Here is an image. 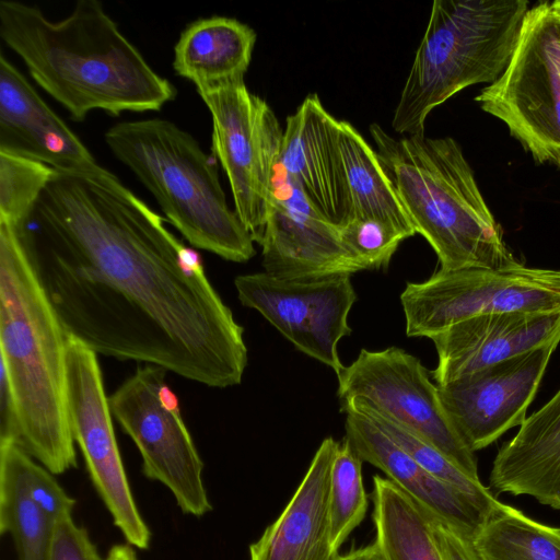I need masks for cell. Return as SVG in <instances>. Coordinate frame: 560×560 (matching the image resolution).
I'll list each match as a JSON object with an SVG mask.
<instances>
[{
  "label": "cell",
  "mask_w": 560,
  "mask_h": 560,
  "mask_svg": "<svg viewBox=\"0 0 560 560\" xmlns=\"http://www.w3.org/2000/svg\"><path fill=\"white\" fill-rule=\"evenodd\" d=\"M19 229L68 337L214 388L242 382L244 329L199 255L110 173L55 171Z\"/></svg>",
  "instance_id": "cell-1"
},
{
  "label": "cell",
  "mask_w": 560,
  "mask_h": 560,
  "mask_svg": "<svg viewBox=\"0 0 560 560\" xmlns=\"http://www.w3.org/2000/svg\"><path fill=\"white\" fill-rule=\"evenodd\" d=\"M0 36L74 121L95 109L110 116L160 110L177 95L98 0H78L57 22L38 7L1 0Z\"/></svg>",
  "instance_id": "cell-2"
},
{
  "label": "cell",
  "mask_w": 560,
  "mask_h": 560,
  "mask_svg": "<svg viewBox=\"0 0 560 560\" xmlns=\"http://www.w3.org/2000/svg\"><path fill=\"white\" fill-rule=\"evenodd\" d=\"M68 335L33 271L19 228L0 222V352L21 446L51 474L77 467L67 395Z\"/></svg>",
  "instance_id": "cell-3"
},
{
  "label": "cell",
  "mask_w": 560,
  "mask_h": 560,
  "mask_svg": "<svg viewBox=\"0 0 560 560\" xmlns=\"http://www.w3.org/2000/svg\"><path fill=\"white\" fill-rule=\"evenodd\" d=\"M375 152L416 233L442 270L500 268L516 259L488 207L474 171L452 137L395 138L370 126Z\"/></svg>",
  "instance_id": "cell-4"
},
{
  "label": "cell",
  "mask_w": 560,
  "mask_h": 560,
  "mask_svg": "<svg viewBox=\"0 0 560 560\" xmlns=\"http://www.w3.org/2000/svg\"><path fill=\"white\" fill-rule=\"evenodd\" d=\"M104 140L194 247L245 262L256 254L252 234L226 201L218 168L198 141L163 118L118 122Z\"/></svg>",
  "instance_id": "cell-5"
},
{
  "label": "cell",
  "mask_w": 560,
  "mask_h": 560,
  "mask_svg": "<svg viewBox=\"0 0 560 560\" xmlns=\"http://www.w3.org/2000/svg\"><path fill=\"white\" fill-rule=\"evenodd\" d=\"M526 0H435L394 110L392 127L424 133L430 113L462 90L494 83L517 47Z\"/></svg>",
  "instance_id": "cell-6"
},
{
  "label": "cell",
  "mask_w": 560,
  "mask_h": 560,
  "mask_svg": "<svg viewBox=\"0 0 560 560\" xmlns=\"http://www.w3.org/2000/svg\"><path fill=\"white\" fill-rule=\"evenodd\" d=\"M475 101L537 163L560 170V21L549 1L529 8L510 65Z\"/></svg>",
  "instance_id": "cell-7"
},
{
  "label": "cell",
  "mask_w": 560,
  "mask_h": 560,
  "mask_svg": "<svg viewBox=\"0 0 560 560\" xmlns=\"http://www.w3.org/2000/svg\"><path fill=\"white\" fill-rule=\"evenodd\" d=\"M162 366H140L108 397L112 416L135 442L143 475L165 486L185 514L212 510L203 482V462L165 383Z\"/></svg>",
  "instance_id": "cell-8"
},
{
  "label": "cell",
  "mask_w": 560,
  "mask_h": 560,
  "mask_svg": "<svg viewBox=\"0 0 560 560\" xmlns=\"http://www.w3.org/2000/svg\"><path fill=\"white\" fill-rule=\"evenodd\" d=\"M408 337L432 336L465 319L501 312L560 310V270L517 260L500 268L440 269L400 294Z\"/></svg>",
  "instance_id": "cell-9"
},
{
  "label": "cell",
  "mask_w": 560,
  "mask_h": 560,
  "mask_svg": "<svg viewBox=\"0 0 560 560\" xmlns=\"http://www.w3.org/2000/svg\"><path fill=\"white\" fill-rule=\"evenodd\" d=\"M212 118V152L225 172L235 212L254 242L264 231L283 129L244 80L197 91Z\"/></svg>",
  "instance_id": "cell-10"
},
{
  "label": "cell",
  "mask_w": 560,
  "mask_h": 560,
  "mask_svg": "<svg viewBox=\"0 0 560 560\" xmlns=\"http://www.w3.org/2000/svg\"><path fill=\"white\" fill-rule=\"evenodd\" d=\"M337 378L340 405L350 400L365 404L416 432L468 476L480 480L475 452L453 425L438 385L417 357L398 347L362 349Z\"/></svg>",
  "instance_id": "cell-11"
},
{
  "label": "cell",
  "mask_w": 560,
  "mask_h": 560,
  "mask_svg": "<svg viewBox=\"0 0 560 560\" xmlns=\"http://www.w3.org/2000/svg\"><path fill=\"white\" fill-rule=\"evenodd\" d=\"M96 355L68 337L67 395L72 436L114 525L130 546L147 550L151 532L138 510L126 475Z\"/></svg>",
  "instance_id": "cell-12"
},
{
  "label": "cell",
  "mask_w": 560,
  "mask_h": 560,
  "mask_svg": "<svg viewBox=\"0 0 560 560\" xmlns=\"http://www.w3.org/2000/svg\"><path fill=\"white\" fill-rule=\"evenodd\" d=\"M244 306L259 312L298 350L334 370L343 369L338 343L351 335L357 293L348 275L287 280L267 272L235 278Z\"/></svg>",
  "instance_id": "cell-13"
},
{
  "label": "cell",
  "mask_w": 560,
  "mask_h": 560,
  "mask_svg": "<svg viewBox=\"0 0 560 560\" xmlns=\"http://www.w3.org/2000/svg\"><path fill=\"white\" fill-rule=\"evenodd\" d=\"M258 244L265 272L281 279L351 276L365 270L343 245L338 226L312 206L280 162Z\"/></svg>",
  "instance_id": "cell-14"
},
{
  "label": "cell",
  "mask_w": 560,
  "mask_h": 560,
  "mask_svg": "<svg viewBox=\"0 0 560 560\" xmlns=\"http://www.w3.org/2000/svg\"><path fill=\"white\" fill-rule=\"evenodd\" d=\"M556 347H541L438 385L447 416L472 452L522 424Z\"/></svg>",
  "instance_id": "cell-15"
},
{
  "label": "cell",
  "mask_w": 560,
  "mask_h": 560,
  "mask_svg": "<svg viewBox=\"0 0 560 560\" xmlns=\"http://www.w3.org/2000/svg\"><path fill=\"white\" fill-rule=\"evenodd\" d=\"M0 152L38 161L59 172L110 174L3 54L0 55Z\"/></svg>",
  "instance_id": "cell-16"
},
{
  "label": "cell",
  "mask_w": 560,
  "mask_h": 560,
  "mask_svg": "<svg viewBox=\"0 0 560 560\" xmlns=\"http://www.w3.org/2000/svg\"><path fill=\"white\" fill-rule=\"evenodd\" d=\"M438 364L432 376L444 385L464 375L560 342V310L501 312L471 317L430 338Z\"/></svg>",
  "instance_id": "cell-17"
},
{
  "label": "cell",
  "mask_w": 560,
  "mask_h": 560,
  "mask_svg": "<svg viewBox=\"0 0 560 560\" xmlns=\"http://www.w3.org/2000/svg\"><path fill=\"white\" fill-rule=\"evenodd\" d=\"M338 132L339 120L310 94L287 117L279 162L312 206L340 226L350 218V205Z\"/></svg>",
  "instance_id": "cell-18"
},
{
  "label": "cell",
  "mask_w": 560,
  "mask_h": 560,
  "mask_svg": "<svg viewBox=\"0 0 560 560\" xmlns=\"http://www.w3.org/2000/svg\"><path fill=\"white\" fill-rule=\"evenodd\" d=\"M343 412L345 440L363 462L383 471L425 512L474 540L489 514L425 470L366 417L352 409Z\"/></svg>",
  "instance_id": "cell-19"
},
{
  "label": "cell",
  "mask_w": 560,
  "mask_h": 560,
  "mask_svg": "<svg viewBox=\"0 0 560 560\" xmlns=\"http://www.w3.org/2000/svg\"><path fill=\"white\" fill-rule=\"evenodd\" d=\"M340 443L325 438L278 518L249 546V560H338L330 542L331 468Z\"/></svg>",
  "instance_id": "cell-20"
},
{
  "label": "cell",
  "mask_w": 560,
  "mask_h": 560,
  "mask_svg": "<svg viewBox=\"0 0 560 560\" xmlns=\"http://www.w3.org/2000/svg\"><path fill=\"white\" fill-rule=\"evenodd\" d=\"M490 482L499 492L560 510V389L499 450Z\"/></svg>",
  "instance_id": "cell-21"
},
{
  "label": "cell",
  "mask_w": 560,
  "mask_h": 560,
  "mask_svg": "<svg viewBox=\"0 0 560 560\" xmlns=\"http://www.w3.org/2000/svg\"><path fill=\"white\" fill-rule=\"evenodd\" d=\"M256 37L250 26L233 18L195 20L174 46L173 69L197 91L244 80Z\"/></svg>",
  "instance_id": "cell-22"
},
{
  "label": "cell",
  "mask_w": 560,
  "mask_h": 560,
  "mask_svg": "<svg viewBox=\"0 0 560 560\" xmlns=\"http://www.w3.org/2000/svg\"><path fill=\"white\" fill-rule=\"evenodd\" d=\"M338 143L350 205L349 219L378 220L406 238L413 236V225L375 150L346 120H339Z\"/></svg>",
  "instance_id": "cell-23"
},
{
  "label": "cell",
  "mask_w": 560,
  "mask_h": 560,
  "mask_svg": "<svg viewBox=\"0 0 560 560\" xmlns=\"http://www.w3.org/2000/svg\"><path fill=\"white\" fill-rule=\"evenodd\" d=\"M374 545L384 560H443L430 515L388 478L373 477Z\"/></svg>",
  "instance_id": "cell-24"
},
{
  "label": "cell",
  "mask_w": 560,
  "mask_h": 560,
  "mask_svg": "<svg viewBox=\"0 0 560 560\" xmlns=\"http://www.w3.org/2000/svg\"><path fill=\"white\" fill-rule=\"evenodd\" d=\"M23 451L13 442H0V533L12 537L18 560H47L52 522L27 490Z\"/></svg>",
  "instance_id": "cell-25"
},
{
  "label": "cell",
  "mask_w": 560,
  "mask_h": 560,
  "mask_svg": "<svg viewBox=\"0 0 560 560\" xmlns=\"http://www.w3.org/2000/svg\"><path fill=\"white\" fill-rule=\"evenodd\" d=\"M482 560H560V528L502 504L472 540Z\"/></svg>",
  "instance_id": "cell-26"
},
{
  "label": "cell",
  "mask_w": 560,
  "mask_h": 560,
  "mask_svg": "<svg viewBox=\"0 0 560 560\" xmlns=\"http://www.w3.org/2000/svg\"><path fill=\"white\" fill-rule=\"evenodd\" d=\"M340 409L342 412L352 409L366 417L425 470L470 498L487 514L491 515L502 505V502L492 494L481 480L468 476L439 448L416 432L381 415L361 401L343 402Z\"/></svg>",
  "instance_id": "cell-27"
},
{
  "label": "cell",
  "mask_w": 560,
  "mask_h": 560,
  "mask_svg": "<svg viewBox=\"0 0 560 560\" xmlns=\"http://www.w3.org/2000/svg\"><path fill=\"white\" fill-rule=\"evenodd\" d=\"M362 463L343 439L334 459L329 491L330 542L336 552L366 514L369 499L362 480Z\"/></svg>",
  "instance_id": "cell-28"
},
{
  "label": "cell",
  "mask_w": 560,
  "mask_h": 560,
  "mask_svg": "<svg viewBox=\"0 0 560 560\" xmlns=\"http://www.w3.org/2000/svg\"><path fill=\"white\" fill-rule=\"evenodd\" d=\"M54 173L38 161L0 152V222L26 225Z\"/></svg>",
  "instance_id": "cell-29"
},
{
  "label": "cell",
  "mask_w": 560,
  "mask_h": 560,
  "mask_svg": "<svg viewBox=\"0 0 560 560\" xmlns=\"http://www.w3.org/2000/svg\"><path fill=\"white\" fill-rule=\"evenodd\" d=\"M338 230L343 245L365 270L386 268L406 240L390 225L374 219L351 218Z\"/></svg>",
  "instance_id": "cell-30"
},
{
  "label": "cell",
  "mask_w": 560,
  "mask_h": 560,
  "mask_svg": "<svg viewBox=\"0 0 560 560\" xmlns=\"http://www.w3.org/2000/svg\"><path fill=\"white\" fill-rule=\"evenodd\" d=\"M21 465L27 490L35 503L54 523L71 514L75 500L71 498L43 465L23 451Z\"/></svg>",
  "instance_id": "cell-31"
},
{
  "label": "cell",
  "mask_w": 560,
  "mask_h": 560,
  "mask_svg": "<svg viewBox=\"0 0 560 560\" xmlns=\"http://www.w3.org/2000/svg\"><path fill=\"white\" fill-rule=\"evenodd\" d=\"M47 560H106L101 557L88 532L78 526L72 513L52 523Z\"/></svg>",
  "instance_id": "cell-32"
},
{
  "label": "cell",
  "mask_w": 560,
  "mask_h": 560,
  "mask_svg": "<svg viewBox=\"0 0 560 560\" xmlns=\"http://www.w3.org/2000/svg\"><path fill=\"white\" fill-rule=\"evenodd\" d=\"M429 515L443 560H482L471 539L455 532L431 514Z\"/></svg>",
  "instance_id": "cell-33"
},
{
  "label": "cell",
  "mask_w": 560,
  "mask_h": 560,
  "mask_svg": "<svg viewBox=\"0 0 560 560\" xmlns=\"http://www.w3.org/2000/svg\"><path fill=\"white\" fill-rule=\"evenodd\" d=\"M20 419L15 397L5 370L0 372V442L19 445Z\"/></svg>",
  "instance_id": "cell-34"
},
{
  "label": "cell",
  "mask_w": 560,
  "mask_h": 560,
  "mask_svg": "<svg viewBox=\"0 0 560 560\" xmlns=\"http://www.w3.org/2000/svg\"><path fill=\"white\" fill-rule=\"evenodd\" d=\"M338 560H384V558L373 542L358 549H352L345 555H339Z\"/></svg>",
  "instance_id": "cell-35"
},
{
  "label": "cell",
  "mask_w": 560,
  "mask_h": 560,
  "mask_svg": "<svg viewBox=\"0 0 560 560\" xmlns=\"http://www.w3.org/2000/svg\"><path fill=\"white\" fill-rule=\"evenodd\" d=\"M106 560H138V558L130 545L127 544L112 547Z\"/></svg>",
  "instance_id": "cell-36"
},
{
  "label": "cell",
  "mask_w": 560,
  "mask_h": 560,
  "mask_svg": "<svg viewBox=\"0 0 560 560\" xmlns=\"http://www.w3.org/2000/svg\"><path fill=\"white\" fill-rule=\"evenodd\" d=\"M550 4H551V9H552L553 13L560 21V0L552 1V2H550Z\"/></svg>",
  "instance_id": "cell-37"
}]
</instances>
